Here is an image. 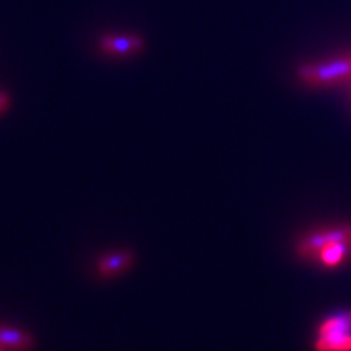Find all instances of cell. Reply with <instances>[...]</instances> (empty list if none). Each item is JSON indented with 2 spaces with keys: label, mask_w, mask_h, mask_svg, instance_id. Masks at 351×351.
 <instances>
[{
  "label": "cell",
  "mask_w": 351,
  "mask_h": 351,
  "mask_svg": "<svg viewBox=\"0 0 351 351\" xmlns=\"http://www.w3.org/2000/svg\"><path fill=\"white\" fill-rule=\"evenodd\" d=\"M0 351H3V348H2V344H0Z\"/></svg>",
  "instance_id": "obj_9"
},
{
  "label": "cell",
  "mask_w": 351,
  "mask_h": 351,
  "mask_svg": "<svg viewBox=\"0 0 351 351\" xmlns=\"http://www.w3.org/2000/svg\"><path fill=\"white\" fill-rule=\"evenodd\" d=\"M315 351H351V332L339 335L316 337L313 341Z\"/></svg>",
  "instance_id": "obj_6"
},
{
  "label": "cell",
  "mask_w": 351,
  "mask_h": 351,
  "mask_svg": "<svg viewBox=\"0 0 351 351\" xmlns=\"http://www.w3.org/2000/svg\"><path fill=\"white\" fill-rule=\"evenodd\" d=\"M0 344L16 351H27L32 346V338L16 328L0 326Z\"/></svg>",
  "instance_id": "obj_4"
},
{
  "label": "cell",
  "mask_w": 351,
  "mask_h": 351,
  "mask_svg": "<svg viewBox=\"0 0 351 351\" xmlns=\"http://www.w3.org/2000/svg\"><path fill=\"white\" fill-rule=\"evenodd\" d=\"M8 104H9L8 95L3 94V93H0V112H3V110L8 107Z\"/></svg>",
  "instance_id": "obj_8"
},
{
  "label": "cell",
  "mask_w": 351,
  "mask_h": 351,
  "mask_svg": "<svg viewBox=\"0 0 351 351\" xmlns=\"http://www.w3.org/2000/svg\"><path fill=\"white\" fill-rule=\"evenodd\" d=\"M101 47L110 53H130L142 47V40L138 37H106L101 40Z\"/></svg>",
  "instance_id": "obj_7"
},
{
  "label": "cell",
  "mask_w": 351,
  "mask_h": 351,
  "mask_svg": "<svg viewBox=\"0 0 351 351\" xmlns=\"http://www.w3.org/2000/svg\"><path fill=\"white\" fill-rule=\"evenodd\" d=\"M295 254L324 268L335 269L351 258V224H337L306 233L295 243Z\"/></svg>",
  "instance_id": "obj_1"
},
{
  "label": "cell",
  "mask_w": 351,
  "mask_h": 351,
  "mask_svg": "<svg viewBox=\"0 0 351 351\" xmlns=\"http://www.w3.org/2000/svg\"><path fill=\"white\" fill-rule=\"evenodd\" d=\"M350 332H351V309L325 317V319L316 328V337L339 335V334H350Z\"/></svg>",
  "instance_id": "obj_3"
},
{
  "label": "cell",
  "mask_w": 351,
  "mask_h": 351,
  "mask_svg": "<svg viewBox=\"0 0 351 351\" xmlns=\"http://www.w3.org/2000/svg\"><path fill=\"white\" fill-rule=\"evenodd\" d=\"M132 259L134 258H132V254H129V252H119V254H113L103 258L100 263H98V269H100L103 276L112 277L114 274L130 267Z\"/></svg>",
  "instance_id": "obj_5"
},
{
  "label": "cell",
  "mask_w": 351,
  "mask_h": 351,
  "mask_svg": "<svg viewBox=\"0 0 351 351\" xmlns=\"http://www.w3.org/2000/svg\"><path fill=\"white\" fill-rule=\"evenodd\" d=\"M299 75L302 81L312 85H326L351 78V56L326 63L302 66Z\"/></svg>",
  "instance_id": "obj_2"
}]
</instances>
